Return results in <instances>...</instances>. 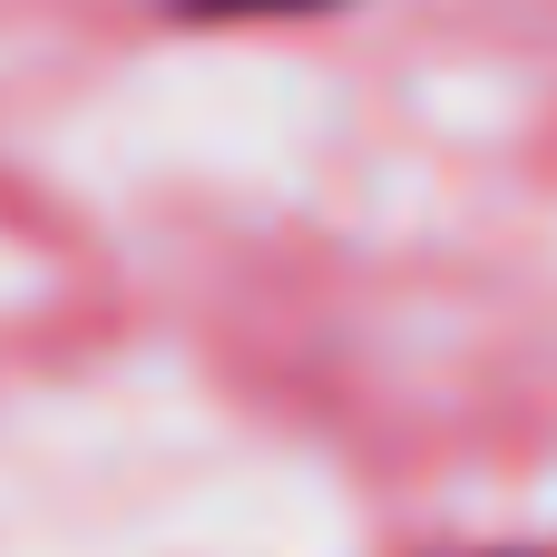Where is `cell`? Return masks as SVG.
<instances>
[{
    "instance_id": "1",
    "label": "cell",
    "mask_w": 557,
    "mask_h": 557,
    "mask_svg": "<svg viewBox=\"0 0 557 557\" xmlns=\"http://www.w3.org/2000/svg\"><path fill=\"white\" fill-rule=\"evenodd\" d=\"M460 557H529V548H460Z\"/></svg>"
}]
</instances>
